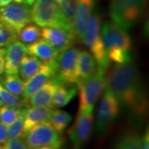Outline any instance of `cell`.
<instances>
[{
	"mask_svg": "<svg viewBox=\"0 0 149 149\" xmlns=\"http://www.w3.org/2000/svg\"><path fill=\"white\" fill-rule=\"evenodd\" d=\"M146 1H147V0H146Z\"/></svg>",
	"mask_w": 149,
	"mask_h": 149,
	"instance_id": "cell-40",
	"label": "cell"
},
{
	"mask_svg": "<svg viewBox=\"0 0 149 149\" xmlns=\"http://www.w3.org/2000/svg\"><path fill=\"white\" fill-rule=\"evenodd\" d=\"M97 67L98 65L91 52L86 50H80L74 70V84L91 77L96 71Z\"/></svg>",
	"mask_w": 149,
	"mask_h": 149,
	"instance_id": "cell-17",
	"label": "cell"
},
{
	"mask_svg": "<svg viewBox=\"0 0 149 149\" xmlns=\"http://www.w3.org/2000/svg\"><path fill=\"white\" fill-rule=\"evenodd\" d=\"M100 27L101 17L97 13H92L85 27L82 43H84L89 48L90 52L95 60L98 66L107 69L109 66L110 61L108 57L102 40Z\"/></svg>",
	"mask_w": 149,
	"mask_h": 149,
	"instance_id": "cell-6",
	"label": "cell"
},
{
	"mask_svg": "<svg viewBox=\"0 0 149 149\" xmlns=\"http://www.w3.org/2000/svg\"><path fill=\"white\" fill-rule=\"evenodd\" d=\"M27 110V109H26ZM26 111L23 112L14 122L7 126V132L8 139H23V124L24 116Z\"/></svg>",
	"mask_w": 149,
	"mask_h": 149,
	"instance_id": "cell-27",
	"label": "cell"
},
{
	"mask_svg": "<svg viewBox=\"0 0 149 149\" xmlns=\"http://www.w3.org/2000/svg\"><path fill=\"white\" fill-rule=\"evenodd\" d=\"M23 139L28 149L44 147L61 148L64 144L61 133H58L48 121L33 126L24 134Z\"/></svg>",
	"mask_w": 149,
	"mask_h": 149,
	"instance_id": "cell-7",
	"label": "cell"
},
{
	"mask_svg": "<svg viewBox=\"0 0 149 149\" xmlns=\"http://www.w3.org/2000/svg\"><path fill=\"white\" fill-rule=\"evenodd\" d=\"M6 47H0V77L4 72Z\"/></svg>",
	"mask_w": 149,
	"mask_h": 149,
	"instance_id": "cell-33",
	"label": "cell"
},
{
	"mask_svg": "<svg viewBox=\"0 0 149 149\" xmlns=\"http://www.w3.org/2000/svg\"><path fill=\"white\" fill-rule=\"evenodd\" d=\"M95 0H76L72 32L75 42L82 43L83 36L89 18L93 13Z\"/></svg>",
	"mask_w": 149,
	"mask_h": 149,
	"instance_id": "cell-13",
	"label": "cell"
},
{
	"mask_svg": "<svg viewBox=\"0 0 149 149\" xmlns=\"http://www.w3.org/2000/svg\"><path fill=\"white\" fill-rule=\"evenodd\" d=\"M0 149H28V148L25 141L22 139H11L2 144Z\"/></svg>",
	"mask_w": 149,
	"mask_h": 149,
	"instance_id": "cell-31",
	"label": "cell"
},
{
	"mask_svg": "<svg viewBox=\"0 0 149 149\" xmlns=\"http://www.w3.org/2000/svg\"><path fill=\"white\" fill-rule=\"evenodd\" d=\"M65 85L66 84L61 82L56 89L52 102V108H62L67 105L76 95L77 88L73 86L68 88Z\"/></svg>",
	"mask_w": 149,
	"mask_h": 149,
	"instance_id": "cell-21",
	"label": "cell"
},
{
	"mask_svg": "<svg viewBox=\"0 0 149 149\" xmlns=\"http://www.w3.org/2000/svg\"><path fill=\"white\" fill-rule=\"evenodd\" d=\"M100 33L109 61L123 64L132 60V38L126 30L112 21H105L100 27Z\"/></svg>",
	"mask_w": 149,
	"mask_h": 149,
	"instance_id": "cell-2",
	"label": "cell"
},
{
	"mask_svg": "<svg viewBox=\"0 0 149 149\" xmlns=\"http://www.w3.org/2000/svg\"><path fill=\"white\" fill-rule=\"evenodd\" d=\"M80 49L70 47L60 52L57 57V71L56 76L65 84H74V70Z\"/></svg>",
	"mask_w": 149,
	"mask_h": 149,
	"instance_id": "cell-12",
	"label": "cell"
},
{
	"mask_svg": "<svg viewBox=\"0 0 149 149\" xmlns=\"http://www.w3.org/2000/svg\"><path fill=\"white\" fill-rule=\"evenodd\" d=\"M1 105H3V104H2V102L0 101V106H1Z\"/></svg>",
	"mask_w": 149,
	"mask_h": 149,
	"instance_id": "cell-39",
	"label": "cell"
},
{
	"mask_svg": "<svg viewBox=\"0 0 149 149\" xmlns=\"http://www.w3.org/2000/svg\"><path fill=\"white\" fill-rule=\"evenodd\" d=\"M31 22V8L29 6L13 3L3 8L0 22L17 34Z\"/></svg>",
	"mask_w": 149,
	"mask_h": 149,
	"instance_id": "cell-9",
	"label": "cell"
},
{
	"mask_svg": "<svg viewBox=\"0 0 149 149\" xmlns=\"http://www.w3.org/2000/svg\"><path fill=\"white\" fill-rule=\"evenodd\" d=\"M120 104L109 91L103 92L98 104L95 116V133L97 136L105 133L119 116Z\"/></svg>",
	"mask_w": 149,
	"mask_h": 149,
	"instance_id": "cell-8",
	"label": "cell"
},
{
	"mask_svg": "<svg viewBox=\"0 0 149 149\" xmlns=\"http://www.w3.org/2000/svg\"><path fill=\"white\" fill-rule=\"evenodd\" d=\"M106 70L98 66L95 72L91 77L76 83V85L80 91L78 113H93L96 102L102 95L103 92L105 91Z\"/></svg>",
	"mask_w": 149,
	"mask_h": 149,
	"instance_id": "cell-3",
	"label": "cell"
},
{
	"mask_svg": "<svg viewBox=\"0 0 149 149\" xmlns=\"http://www.w3.org/2000/svg\"><path fill=\"white\" fill-rule=\"evenodd\" d=\"M57 71L56 58L47 62H42L39 70L29 80L24 82L23 91L22 95L24 100H27L29 97L44 85L47 80L56 76Z\"/></svg>",
	"mask_w": 149,
	"mask_h": 149,
	"instance_id": "cell-11",
	"label": "cell"
},
{
	"mask_svg": "<svg viewBox=\"0 0 149 149\" xmlns=\"http://www.w3.org/2000/svg\"><path fill=\"white\" fill-rule=\"evenodd\" d=\"M106 87L133 115L143 117L148 109V101L137 66L131 62L109 66L105 71Z\"/></svg>",
	"mask_w": 149,
	"mask_h": 149,
	"instance_id": "cell-1",
	"label": "cell"
},
{
	"mask_svg": "<svg viewBox=\"0 0 149 149\" xmlns=\"http://www.w3.org/2000/svg\"><path fill=\"white\" fill-rule=\"evenodd\" d=\"M0 83L13 95L17 96L22 95L24 81L20 77V75L17 74H6L4 77L1 80Z\"/></svg>",
	"mask_w": 149,
	"mask_h": 149,
	"instance_id": "cell-23",
	"label": "cell"
},
{
	"mask_svg": "<svg viewBox=\"0 0 149 149\" xmlns=\"http://www.w3.org/2000/svg\"><path fill=\"white\" fill-rule=\"evenodd\" d=\"M26 108L22 107H12L3 104L0 106V121L6 126H8L23 112L26 111Z\"/></svg>",
	"mask_w": 149,
	"mask_h": 149,
	"instance_id": "cell-26",
	"label": "cell"
},
{
	"mask_svg": "<svg viewBox=\"0 0 149 149\" xmlns=\"http://www.w3.org/2000/svg\"><path fill=\"white\" fill-rule=\"evenodd\" d=\"M94 115L78 113L72 127L68 131L69 139L74 149H83L91 139L93 131Z\"/></svg>",
	"mask_w": 149,
	"mask_h": 149,
	"instance_id": "cell-10",
	"label": "cell"
},
{
	"mask_svg": "<svg viewBox=\"0 0 149 149\" xmlns=\"http://www.w3.org/2000/svg\"><path fill=\"white\" fill-rule=\"evenodd\" d=\"M13 2V0H0V8H3L5 6L8 5Z\"/></svg>",
	"mask_w": 149,
	"mask_h": 149,
	"instance_id": "cell-36",
	"label": "cell"
},
{
	"mask_svg": "<svg viewBox=\"0 0 149 149\" xmlns=\"http://www.w3.org/2000/svg\"><path fill=\"white\" fill-rule=\"evenodd\" d=\"M142 137L135 133L123 135L115 145L114 149H141Z\"/></svg>",
	"mask_w": 149,
	"mask_h": 149,
	"instance_id": "cell-25",
	"label": "cell"
},
{
	"mask_svg": "<svg viewBox=\"0 0 149 149\" xmlns=\"http://www.w3.org/2000/svg\"><path fill=\"white\" fill-rule=\"evenodd\" d=\"M36 0H14V2L17 3H21V4H25L27 6H31L34 3Z\"/></svg>",
	"mask_w": 149,
	"mask_h": 149,
	"instance_id": "cell-35",
	"label": "cell"
},
{
	"mask_svg": "<svg viewBox=\"0 0 149 149\" xmlns=\"http://www.w3.org/2000/svg\"><path fill=\"white\" fill-rule=\"evenodd\" d=\"M146 0H112L109 15L113 22L128 31L143 15Z\"/></svg>",
	"mask_w": 149,
	"mask_h": 149,
	"instance_id": "cell-5",
	"label": "cell"
},
{
	"mask_svg": "<svg viewBox=\"0 0 149 149\" xmlns=\"http://www.w3.org/2000/svg\"><path fill=\"white\" fill-rule=\"evenodd\" d=\"M0 101L4 105L12 107H22L24 103L21 98L13 95L7 89H5L1 83H0Z\"/></svg>",
	"mask_w": 149,
	"mask_h": 149,
	"instance_id": "cell-28",
	"label": "cell"
},
{
	"mask_svg": "<svg viewBox=\"0 0 149 149\" xmlns=\"http://www.w3.org/2000/svg\"><path fill=\"white\" fill-rule=\"evenodd\" d=\"M2 12H3V8H0V17H1V15H2Z\"/></svg>",
	"mask_w": 149,
	"mask_h": 149,
	"instance_id": "cell-38",
	"label": "cell"
},
{
	"mask_svg": "<svg viewBox=\"0 0 149 149\" xmlns=\"http://www.w3.org/2000/svg\"><path fill=\"white\" fill-rule=\"evenodd\" d=\"M8 139L7 126L0 121V145L3 144Z\"/></svg>",
	"mask_w": 149,
	"mask_h": 149,
	"instance_id": "cell-32",
	"label": "cell"
},
{
	"mask_svg": "<svg viewBox=\"0 0 149 149\" xmlns=\"http://www.w3.org/2000/svg\"><path fill=\"white\" fill-rule=\"evenodd\" d=\"M26 52L27 55L35 56L43 62L52 61L60 54L58 50L53 47L43 38L26 45Z\"/></svg>",
	"mask_w": 149,
	"mask_h": 149,
	"instance_id": "cell-18",
	"label": "cell"
},
{
	"mask_svg": "<svg viewBox=\"0 0 149 149\" xmlns=\"http://www.w3.org/2000/svg\"><path fill=\"white\" fill-rule=\"evenodd\" d=\"M17 33L0 22V47H7L9 44L17 40Z\"/></svg>",
	"mask_w": 149,
	"mask_h": 149,
	"instance_id": "cell-30",
	"label": "cell"
},
{
	"mask_svg": "<svg viewBox=\"0 0 149 149\" xmlns=\"http://www.w3.org/2000/svg\"><path fill=\"white\" fill-rule=\"evenodd\" d=\"M41 37L60 52L72 47L75 42L73 32L61 27H42Z\"/></svg>",
	"mask_w": 149,
	"mask_h": 149,
	"instance_id": "cell-14",
	"label": "cell"
},
{
	"mask_svg": "<svg viewBox=\"0 0 149 149\" xmlns=\"http://www.w3.org/2000/svg\"><path fill=\"white\" fill-rule=\"evenodd\" d=\"M61 81L58 80L56 76L47 80L42 85L33 95L29 97L27 100L28 103L32 106H44L52 107V102L55 95V92L58 88Z\"/></svg>",
	"mask_w": 149,
	"mask_h": 149,
	"instance_id": "cell-15",
	"label": "cell"
},
{
	"mask_svg": "<svg viewBox=\"0 0 149 149\" xmlns=\"http://www.w3.org/2000/svg\"><path fill=\"white\" fill-rule=\"evenodd\" d=\"M42 65V61L37 57L27 54L24 55L22 59L18 69L20 77L24 82L27 81L37 73Z\"/></svg>",
	"mask_w": 149,
	"mask_h": 149,
	"instance_id": "cell-20",
	"label": "cell"
},
{
	"mask_svg": "<svg viewBox=\"0 0 149 149\" xmlns=\"http://www.w3.org/2000/svg\"><path fill=\"white\" fill-rule=\"evenodd\" d=\"M17 39L24 44H31L40 39L41 29L36 24L28 23L17 34Z\"/></svg>",
	"mask_w": 149,
	"mask_h": 149,
	"instance_id": "cell-24",
	"label": "cell"
},
{
	"mask_svg": "<svg viewBox=\"0 0 149 149\" xmlns=\"http://www.w3.org/2000/svg\"><path fill=\"white\" fill-rule=\"evenodd\" d=\"M31 20L41 27L72 28L56 0H36L31 8Z\"/></svg>",
	"mask_w": 149,
	"mask_h": 149,
	"instance_id": "cell-4",
	"label": "cell"
},
{
	"mask_svg": "<svg viewBox=\"0 0 149 149\" xmlns=\"http://www.w3.org/2000/svg\"><path fill=\"white\" fill-rule=\"evenodd\" d=\"M72 121V116L69 113L54 109H52L48 122L53 127L58 133H61L65 128L68 127L70 123Z\"/></svg>",
	"mask_w": 149,
	"mask_h": 149,
	"instance_id": "cell-22",
	"label": "cell"
},
{
	"mask_svg": "<svg viewBox=\"0 0 149 149\" xmlns=\"http://www.w3.org/2000/svg\"><path fill=\"white\" fill-rule=\"evenodd\" d=\"M52 109L50 107L32 106V105L30 108L27 109L24 116L23 134H25L33 126L45 121H48Z\"/></svg>",
	"mask_w": 149,
	"mask_h": 149,
	"instance_id": "cell-19",
	"label": "cell"
},
{
	"mask_svg": "<svg viewBox=\"0 0 149 149\" xmlns=\"http://www.w3.org/2000/svg\"><path fill=\"white\" fill-rule=\"evenodd\" d=\"M56 2L63 12L64 15L72 28L76 8V0H56Z\"/></svg>",
	"mask_w": 149,
	"mask_h": 149,
	"instance_id": "cell-29",
	"label": "cell"
},
{
	"mask_svg": "<svg viewBox=\"0 0 149 149\" xmlns=\"http://www.w3.org/2000/svg\"><path fill=\"white\" fill-rule=\"evenodd\" d=\"M32 149H62V148H49V147H44V148H37Z\"/></svg>",
	"mask_w": 149,
	"mask_h": 149,
	"instance_id": "cell-37",
	"label": "cell"
},
{
	"mask_svg": "<svg viewBox=\"0 0 149 149\" xmlns=\"http://www.w3.org/2000/svg\"><path fill=\"white\" fill-rule=\"evenodd\" d=\"M141 149H149V132L148 128L145 131V133L142 138V147Z\"/></svg>",
	"mask_w": 149,
	"mask_h": 149,
	"instance_id": "cell-34",
	"label": "cell"
},
{
	"mask_svg": "<svg viewBox=\"0 0 149 149\" xmlns=\"http://www.w3.org/2000/svg\"><path fill=\"white\" fill-rule=\"evenodd\" d=\"M26 54V45L17 39L9 44L6 48L4 73L17 74L22 59Z\"/></svg>",
	"mask_w": 149,
	"mask_h": 149,
	"instance_id": "cell-16",
	"label": "cell"
}]
</instances>
